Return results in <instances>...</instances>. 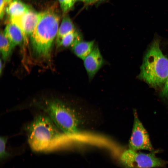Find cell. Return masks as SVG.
<instances>
[{
    "mask_svg": "<svg viewBox=\"0 0 168 168\" xmlns=\"http://www.w3.org/2000/svg\"><path fill=\"white\" fill-rule=\"evenodd\" d=\"M161 94L164 96H168V77L164 85Z\"/></svg>",
    "mask_w": 168,
    "mask_h": 168,
    "instance_id": "ac0fdd59",
    "label": "cell"
},
{
    "mask_svg": "<svg viewBox=\"0 0 168 168\" xmlns=\"http://www.w3.org/2000/svg\"><path fill=\"white\" fill-rule=\"evenodd\" d=\"M82 40V34L76 30L64 35L62 38L58 46L64 48L72 47L76 43Z\"/></svg>",
    "mask_w": 168,
    "mask_h": 168,
    "instance_id": "4fadbf2b",
    "label": "cell"
},
{
    "mask_svg": "<svg viewBox=\"0 0 168 168\" xmlns=\"http://www.w3.org/2000/svg\"><path fill=\"white\" fill-rule=\"evenodd\" d=\"M31 9L20 0H11L6 8V12L11 18L21 15Z\"/></svg>",
    "mask_w": 168,
    "mask_h": 168,
    "instance_id": "8fae6325",
    "label": "cell"
},
{
    "mask_svg": "<svg viewBox=\"0 0 168 168\" xmlns=\"http://www.w3.org/2000/svg\"><path fill=\"white\" fill-rule=\"evenodd\" d=\"M59 17L49 9L40 12L38 21L30 35L33 49L39 56L48 57L58 30Z\"/></svg>",
    "mask_w": 168,
    "mask_h": 168,
    "instance_id": "7a4b0ae2",
    "label": "cell"
},
{
    "mask_svg": "<svg viewBox=\"0 0 168 168\" xmlns=\"http://www.w3.org/2000/svg\"><path fill=\"white\" fill-rule=\"evenodd\" d=\"M134 115L133 127L129 142V149L135 151L141 150L152 151L148 134L135 111L134 112Z\"/></svg>",
    "mask_w": 168,
    "mask_h": 168,
    "instance_id": "8992f818",
    "label": "cell"
},
{
    "mask_svg": "<svg viewBox=\"0 0 168 168\" xmlns=\"http://www.w3.org/2000/svg\"><path fill=\"white\" fill-rule=\"evenodd\" d=\"M120 161L124 168H152L164 167L167 162L157 157L154 154L138 152L131 149L125 151Z\"/></svg>",
    "mask_w": 168,
    "mask_h": 168,
    "instance_id": "5b68a950",
    "label": "cell"
},
{
    "mask_svg": "<svg viewBox=\"0 0 168 168\" xmlns=\"http://www.w3.org/2000/svg\"><path fill=\"white\" fill-rule=\"evenodd\" d=\"M61 10L64 14H66L73 7L78 0H58Z\"/></svg>",
    "mask_w": 168,
    "mask_h": 168,
    "instance_id": "9a60e30c",
    "label": "cell"
},
{
    "mask_svg": "<svg viewBox=\"0 0 168 168\" xmlns=\"http://www.w3.org/2000/svg\"><path fill=\"white\" fill-rule=\"evenodd\" d=\"M57 35L56 43L59 45L62 38L65 35L76 30L72 21L67 15L64 14Z\"/></svg>",
    "mask_w": 168,
    "mask_h": 168,
    "instance_id": "7c38bea8",
    "label": "cell"
},
{
    "mask_svg": "<svg viewBox=\"0 0 168 168\" xmlns=\"http://www.w3.org/2000/svg\"><path fill=\"white\" fill-rule=\"evenodd\" d=\"M0 41V52L3 60L5 61L9 57L13 49L3 32H1Z\"/></svg>",
    "mask_w": 168,
    "mask_h": 168,
    "instance_id": "5bb4252c",
    "label": "cell"
},
{
    "mask_svg": "<svg viewBox=\"0 0 168 168\" xmlns=\"http://www.w3.org/2000/svg\"><path fill=\"white\" fill-rule=\"evenodd\" d=\"M3 32L13 49L16 45L21 44L27 37L19 27L10 21L6 25Z\"/></svg>",
    "mask_w": 168,
    "mask_h": 168,
    "instance_id": "9c48e42d",
    "label": "cell"
},
{
    "mask_svg": "<svg viewBox=\"0 0 168 168\" xmlns=\"http://www.w3.org/2000/svg\"><path fill=\"white\" fill-rule=\"evenodd\" d=\"M28 141L30 147L38 152L57 150L66 143L68 137L49 116L40 115L28 126Z\"/></svg>",
    "mask_w": 168,
    "mask_h": 168,
    "instance_id": "6da1fadb",
    "label": "cell"
},
{
    "mask_svg": "<svg viewBox=\"0 0 168 168\" xmlns=\"http://www.w3.org/2000/svg\"><path fill=\"white\" fill-rule=\"evenodd\" d=\"M83 61L89 81L93 79L97 72L106 63L97 44H95L92 51Z\"/></svg>",
    "mask_w": 168,
    "mask_h": 168,
    "instance_id": "52a82bcc",
    "label": "cell"
},
{
    "mask_svg": "<svg viewBox=\"0 0 168 168\" xmlns=\"http://www.w3.org/2000/svg\"><path fill=\"white\" fill-rule=\"evenodd\" d=\"M36 105L48 115L57 127L70 136L78 132V120L73 111L59 100L47 99Z\"/></svg>",
    "mask_w": 168,
    "mask_h": 168,
    "instance_id": "277c9868",
    "label": "cell"
},
{
    "mask_svg": "<svg viewBox=\"0 0 168 168\" xmlns=\"http://www.w3.org/2000/svg\"><path fill=\"white\" fill-rule=\"evenodd\" d=\"M2 62L1 61V60L0 61V74H1L2 72Z\"/></svg>",
    "mask_w": 168,
    "mask_h": 168,
    "instance_id": "ffe728a7",
    "label": "cell"
},
{
    "mask_svg": "<svg viewBox=\"0 0 168 168\" xmlns=\"http://www.w3.org/2000/svg\"><path fill=\"white\" fill-rule=\"evenodd\" d=\"M11 0H0V17L3 19L6 12V8Z\"/></svg>",
    "mask_w": 168,
    "mask_h": 168,
    "instance_id": "e0dca14e",
    "label": "cell"
},
{
    "mask_svg": "<svg viewBox=\"0 0 168 168\" xmlns=\"http://www.w3.org/2000/svg\"><path fill=\"white\" fill-rule=\"evenodd\" d=\"M140 78L151 86L164 85L168 77V58L163 54L159 40H154L148 48L140 68Z\"/></svg>",
    "mask_w": 168,
    "mask_h": 168,
    "instance_id": "3957f363",
    "label": "cell"
},
{
    "mask_svg": "<svg viewBox=\"0 0 168 168\" xmlns=\"http://www.w3.org/2000/svg\"><path fill=\"white\" fill-rule=\"evenodd\" d=\"M7 140L6 137H1L0 139V157L3 159L9 156L10 154L6 151V145Z\"/></svg>",
    "mask_w": 168,
    "mask_h": 168,
    "instance_id": "2e32d148",
    "label": "cell"
},
{
    "mask_svg": "<svg viewBox=\"0 0 168 168\" xmlns=\"http://www.w3.org/2000/svg\"><path fill=\"white\" fill-rule=\"evenodd\" d=\"M85 4L87 5H91L97 2L100 0H79Z\"/></svg>",
    "mask_w": 168,
    "mask_h": 168,
    "instance_id": "d6986e66",
    "label": "cell"
},
{
    "mask_svg": "<svg viewBox=\"0 0 168 168\" xmlns=\"http://www.w3.org/2000/svg\"><path fill=\"white\" fill-rule=\"evenodd\" d=\"M95 44V40L86 41L82 40L74 45L71 50L77 57L83 60L92 51Z\"/></svg>",
    "mask_w": 168,
    "mask_h": 168,
    "instance_id": "30bf717a",
    "label": "cell"
},
{
    "mask_svg": "<svg viewBox=\"0 0 168 168\" xmlns=\"http://www.w3.org/2000/svg\"><path fill=\"white\" fill-rule=\"evenodd\" d=\"M40 12L31 9L19 16L10 18L9 21L15 24L27 36L31 35L39 20Z\"/></svg>",
    "mask_w": 168,
    "mask_h": 168,
    "instance_id": "ba28073f",
    "label": "cell"
}]
</instances>
